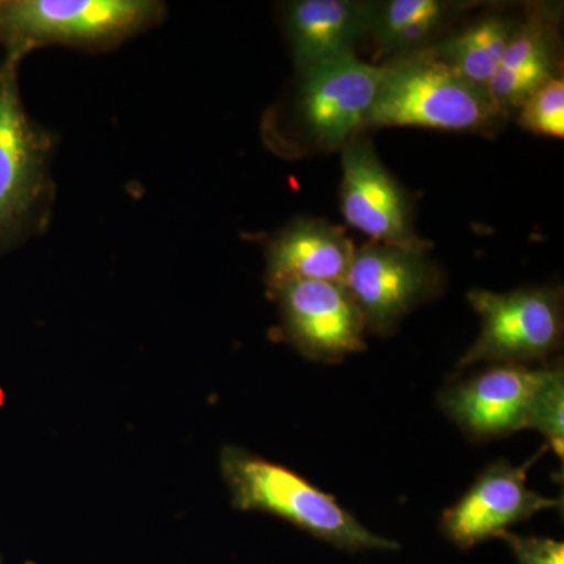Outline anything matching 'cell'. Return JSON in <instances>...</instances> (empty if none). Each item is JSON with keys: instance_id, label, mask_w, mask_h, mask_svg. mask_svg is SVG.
<instances>
[{"instance_id": "obj_4", "label": "cell", "mask_w": 564, "mask_h": 564, "mask_svg": "<svg viewBox=\"0 0 564 564\" xmlns=\"http://www.w3.org/2000/svg\"><path fill=\"white\" fill-rule=\"evenodd\" d=\"M223 475L232 502L245 511H265L285 519L340 551H397L399 544L367 530L333 496L299 474L239 448H226Z\"/></svg>"}, {"instance_id": "obj_12", "label": "cell", "mask_w": 564, "mask_h": 564, "mask_svg": "<svg viewBox=\"0 0 564 564\" xmlns=\"http://www.w3.org/2000/svg\"><path fill=\"white\" fill-rule=\"evenodd\" d=\"M355 247L343 229L323 218L289 223L267 247V285L270 291L292 281L344 284Z\"/></svg>"}, {"instance_id": "obj_11", "label": "cell", "mask_w": 564, "mask_h": 564, "mask_svg": "<svg viewBox=\"0 0 564 564\" xmlns=\"http://www.w3.org/2000/svg\"><path fill=\"white\" fill-rule=\"evenodd\" d=\"M534 458L524 466L514 467L500 459L486 467L462 499L444 511L441 532L467 551L475 545L500 538L511 525L524 522L540 511L562 507V500L549 499L527 486V470Z\"/></svg>"}, {"instance_id": "obj_15", "label": "cell", "mask_w": 564, "mask_h": 564, "mask_svg": "<svg viewBox=\"0 0 564 564\" xmlns=\"http://www.w3.org/2000/svg\"><path fill=\"white\" fill-rule=\"evenodd\" d=\"M518 25L519 22L511 18L492 14L430 47L444 65L464 80L486 88L499 69Z\"/></svg>"}, {"instance_id": "obj_2", "label": "cell", "mask_w": 564, "mask_h": 564, "mask_svg": "<svg viewBox=\"0 0 564 564\" xmlns=\"http://www.w3.org/2000/svg\"><path fill=\"white\" fill-rule=\"evenodd\" d=\"M165 17L159 0H0V46L18 62L47 46L109 51Z\"/></svg>"}, {"instance_id": "obj_16", "label": "cell", "mask_w": 564, "mask_h": 564, "mask_svg": "<svg viewBox=\"0 0 564 564\" xmlns=\"http://www.w3.org/2000/svg\"><path fill=\"white\" fill-rule=\"evenodd\" d=\"M564 370L562 362H555L543 388L534 400L529 429L536 430L545 437V447L554 448L563 459L564 451Z\"/></svg>"}, {"instance_id": "obj_5", "label": "cell", "mask_w": 564, "mask_h": 564, "mask_svg": "<svg viewBox=\"0 0 564 564\" xmlns=\"http://www.w3.org/2000/svg\"><path fill=\"white\" fill-rule=\"evenodd\" d=\"M288 120H270L269 135L291 128L302 144L323 152L343 151L348 141L366 132L381 66L356 55L300 70Z\"/></svg>"}, {"instance_id": "obj_10", "label": "cell", "mask_w": 564, "mask_h": 564, "mask_svg": "<svg viewBox=\"0 0 564 564\" xmlns=\"http://www.w3.org/2000/svg\"><path fill=\"white\" fill-rule=\"evenodd\" d=\"M340 210L345 221L372 242L430 248L414 232L406 192L386 170L367 137H355L343 148Z\"/></svg>"}, {"instance_id": "obj_14", "label": "cell", "mask_w": 564, "mask_h": 564, "mask_svg": "<svg viewBox=\"0 0 564 564\" xmlns=\"http://www.w3.org/2000/svg\"><path fill=\"white\" fill-rule=\"evenodd\" d=\"M466 9H469V3L444 0L373 3L370 35L377 41L378 54L400 57L432 46L434 36Z\"/></svg>"}, {"instance_id": "obj_13", "label": "cell", "mask_w": 564, "mask_h": 564, "mask_svg": "<svg viewBox=\"0 0 564 564\" xmlns=\"http://www.w3.org/2000/svg\"><path fill=\"white\" fill-rule=\"evenodd\" d=\"M373 3L352 0H296L284 9V31L296 68L355 55V44L370 35Z\"/></svg>"}, {"instance_id": "obj_17", "label": "cell", "mask_w": 564, "mask_h": 564, "mask_svg": "<svg viewBox=\"0 0 564 564\" xmlns=\"http://www.w3.org/2000/svg\"><path fill=\"white\" fill-rule=\"evenodd\" d=\"M519 124L540 135L563 139L564 82L563 77L545 84L519 107Z\"/></svg>"}, {"instance_id": "obj_7", "label": "cell", "mask_w": 564, "mask_h": 564, "mask_svg": "<svg viewBox=\"0 0 564 564\" xmlns=\"http://www.w3.org/2000/svg\"><path fill=\"white\" fill-rule=\"evenodd\" d=\"M423 248L369 242L355 248L345 288L366 332L388 336L419 304L441 292V272Z\"/></svg>"}, {"instance_id": "obj_1", "label": "cell", "mask_w": 564, "mask_h": 564, "mask_svg": "<svg viewBox=\"0 0 564 564\" xmlns=\"http://www.w3.org/2000/svg\"><path fill=\"white\" fill-rule=\"evenodd\" d=\"M20 65L0 62V254L44 232L55 202L57 143L25 110Z\"/></svg>"}, {"instance_id": "obj_3", "label": "cell", "mask_w": 564, "mask_h": 564, "mask_svg": "<svg viewBox=\"0 0 564 564\" xmlns=\"http://www.w3.org/2000/svg\"><path fill=\"white\" fill-rule=\"evenodd\" d=\"M488 90L459 77L432 47L391 58L381 65L370 128H426L436 131H485L503 120Z\"/></svg>"}, {"instance_id": "obj_6", "label": "cell", "mask_w": 564, "mask_h": 564, "mask_svg": "<svg viewBox=\"0 0 564 564\" xmlns=\"http://www.w3.org/2000/svg\"><path fill=\"white\" fill-rule=\"evenodd\" d=\"M481 329L458 369L478 362L533 366L563 345V292L558 288H524L496 293L475 289L467 293Z\"/></svg>"}, {"instance_id": "obj_8", "label": "cell", "mask_w": 564, "mask_h": 564, "mask_svg": "<svg viewBox=\"0 0 564 564\" xmlns=\"http://www.w3.org/2000/svg\"><path fill=\"white\" fill-rule=\"evenodd\" d=\"M554 364H494L444 388L441 408L475 441L510 436L529 429L534 400Z\"/></svg>"}, {"instance_id": "obj_18", "label": "cell", "mask_w": 564, "mask_h": 564, "mask_svg": "<svg viewBox=\"0 0 564 564\" xmlns=\"http://www.w3.org/2000/svg\"><path fill=\"white\" fill-rule=\"evenodd\" d=\"M502 540L510 545L516 564H564V544L549 538L519 536L503 533Z\"/></svg>"}, {"instance_id": "obj_9", "label": "cell", "mask_w": 564, "mask_h": 564, "mask_svg": "<svg viewBox=\"0 0 564 564\" xmlns=\"http://www.w3.org/2000/svg\"><path fill=\"white\" fill-rule=\"evenodd\" d=\"M272 292L284 336L306 358L337 362L366 347L362 315L344 284L292 281Z\"/></svg>"}]
</instances>
